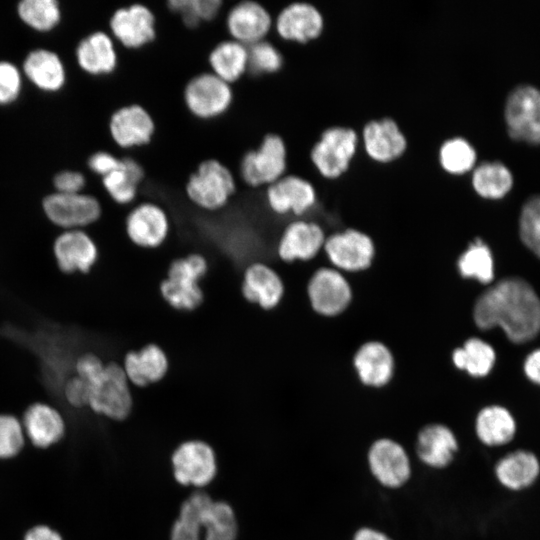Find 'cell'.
Listing matches in <instances>:
<instances>
[{
	"label": "cell",
	"instance_id": "603a6c76",
	"mask_svg": "<svg viewBox=\"0 0 540 540\" xmlns=\"http://www.w3.org/2000/svg\"><path fill=\"white\" fill-rule=\"evenodd\" d=\"M53 252L59 269L68 274L88 273L99 259V249L85 230H64L54 241Z\"/></svg>",
	"mask_w": 540,
	"mask_h": 540
},
{
	"label": "cell",
	"instance_id": "f5cc1de1",
	"mask_svg": "<svg viewBox=\"0 0 540 540\" xmlns=\"http://www.w3.org/2000/svg\"><path fill=\"white\" fill-rule=\"evenodd\" d=\"M351 540H393L388 534L385 532L369 527V526H363L358 528L352 536Z\"/></svg>",
	"mask_w": 540,
	"mask_h": 540
},
{
	"label": "cell",
	"instance_id": "5b68a950",
	"mask_svg": "<svg viewBox=\"0 0 540 540\" xmlns=\"http://www.w3.org/2000/svg\"><path fill=\"white\" fill-rule=\"evenodd\" d=\"M287 167V144L281 135L271 132L243 154L239 176L251 188H266L287 174Z\"/></svg>",
	"mask_w": 540,
	"mask_h": 540
},
{
	"label": "cell",
	"instance_id": "60d3db41",
	"mask_svg": "<svg viewBox=\"0 0 540 540\" xmlns=\"http://www.w3.org/2000/svg\"><path fill=\"white\" fill-rule=\"evenodd\" d=\"M249 72L254 75H268L279 72L284 65L280 49L268 39L248 47Z\"/></svg>",
	"mask_w": 540,
	"mask_h": 540
},
{
	"label": "cell",
	"instance_id": "8fae6325",
	"mask_svg": "<svg viewBox=\"0 0 540 540\" xmlns=\"http://www.w3.org/2000/svg\"><path fill=\"white\" fill-rule=\"evenodd\" d=\"M109 33L126 49L137 50L152 43L157 35L154 12L143 3L119 7L110 16Z\"/></svg>",
	"mask_w": 540,
	"mask_h": 540
},
{
	"label": "cell",
	"instance_id": "9a60e30c",
	"mask_svg": "<svg viewBox=\"0 0 540 540\" xmlns=\"http://www.w3.org/2000/svg\"><path fill=\"white\" fill-rule=\"evenodd\" d=\"M265 202L279 216H303L317 202V191L311 181L297 174H285L265 188Z\"/></svg>",
	"mask_w": 540,
	"mask_h": 540
},
{
	"label": "cell",
	"instance_id": "f1b7e54d",
	"mask_svg": "<svg viewBox=\"0 0 540 540\" xmlns=\"http://www.w3.org/2000/svg\"><path fill=\"white\" fill-rule=\"evenodd\" d=\"M516 428L514 416L500 404L483 406L474 417V434L477 440L488 448L509 444L515 436Z\"/></svg>",
	"mask_w": 540,
	"mask_h": 540
},
{
	"label": "cell",
	"instance_id": "44dd1931",
	"mask_svg": "<svg viewBox=\"0 0 540 540\" xmlns=\"http://www.w3.org/2000/svg\"><path fill=\"white\" fill-rule=\"evenodd\" d=\"M240 291L248 303L270 311L281 303L285 285L279 273L271 265L254 261L243 270Z\"/></svg>",
	"mask_w": 540,
	"mask_h": 540
},
{
	"label": "cell",
	"instance_id": "8992f818",
	"mask_svg": "<svg viewBox=\"0 0 540 540\" xmlns=\"http://www.w3.org/2000/svg\"><path fill=\"white\" fill-rule=\"evenodd\" d=\"M88 407L112 420L126 419L133 408V396L121 364L111 361L102 373L88 383Z\"/></svg>",
	"mask_w": 540,
	"mask_h": 540
},
{
	"label": "cell",
	"instance_id": "cb8c5ba5",
	"mask_svg": "<svg viewBox=\"0 0 540 540\" xmlns=\"http://www.w3.org/2000/svg\"><path fill=\"white\" fill-rule=\"evenodd\" d=\"M325 240V233L318 223L296 219L283 229L277 243V255L287 263L307 261L317 255Z\"/></svg>",
	"mask_w": 540,
	"mask_h": 540
},
{
	"label": "cell",
	"instance_id": "4316f807",
	"mask_svg": "<svg viewBox=\"0 0 540 540\" xmlns=\"http://www.w3.org/2000/svg\"><path fill=\"white\" fill-rule=\"evenodd\" d=\"M121 367L131 386L144 388L162 381L168 374L170 362L161 346L148 343L128 351Z\"/></svg>",
	"mask_w": 540,
	"mask_h": 540
},
{
	"label": "cell",
	"instance_id": "c3c4849f",
	"mask_svg": "<svg viewBox=\"0 0 540 540\" xmlns=\"http://www.w3.org/2000/svg\"><path fill=\"white\" fill-rule=\"evenodd\" d=\"M121 162L122 157L106 150H99L89 156L87 165L91 172L103 178L116 170Z\"/></svg>",
	"mask_w": 540,
	"mask_h": 540
},
{
	"label": "cell",
	"instance_id": "f546056e",
	"mask_svg": "<svg viewBox=\"0 0 540 540\" xmlns=\"http://www.w3.org/2000/svg\"><path fill=\"white\" fill-rule=\"evenodd\" d=\"M354 367L361 382L370 387H382L393 376L394 358L389 348L378 341H369L354 355Z\"/></svg>",
	"mask_w": 540,
	"mask_h": 540
},
{
	"label": "cell",
	"instance_id": "7402d4cb",
	"mask_svg": "<svg viewBox=\"0 0 540 540\" xmlns=\"http://www.w3.org/2000/svg\"><path fill=\"white\" fill-rule=\"evenodd\" d=\"M460 451L456 433L443 423H428L417 433L415 453L427 467L441 470L451 465Z\"/></svg>",
	"mask_w": 540,
	"mask_h": 540
},
{
	"label": "cell",
	"instance_id": "7c38bea8",
	"mask_svg": "<svg viewBox=\"0 0 540 540\" xmlns=\"http://www.w3.org/2000/svg\"><path fill=\"white\" fill-rule=\"evenodd\" d=\"M359 136L360 145L367 157L379 164L397 161L408 148L406 134L392 117H381L367 121Z\"/></svg>",
	"mask_w": 540,
	"mask_h": 540
},
{
	"label": "cell",
	"instance_id": "ee69618b",
	"mask_svg": "<svg viewBox=\"0 0 540 540\" xmlns=\"http://www.w3.org/2000/svg\"><path fill=\"white\" fill-rule=\"evenodd\" d=\"M21 67L9 60H0V106L15 103L23 89Z\"/></svg>",
	"mask_w": 540,
	"mask_h": 540
},
{
	"label": "cell",
	"instance_id": "ac0fdd59",
	"mask_svg": "<svg viewBox=\"0 0 540 540\" xmlns=\"http://www.w3.org/2000/svg\"><path fill=\"white\" fill-rule=\"evenodd\" d=\"M273 21L274 16L263 4L244 0L229 8L225 28L230 39L249 47L267 39L273 31Z\"/></svg>",
	"mask_w": 540,
	"mask_h": 540
},
{
	"label": "cell",
	"instance_id": "277c9868",
	"mask_svg": "<svg viewBox=\"0 0 540 540\" xmlns=\"http://www.w3.org/2000/svg\"><path fill=\"white\" fill-rule=\"evenodd\" d=\"M359 146L360 136L353 127L329 126L311 147L310 161L320 176L335 180L350 169Z\"/></svg>",
	"mask_w": 540,
	"mask_h": 540
},
{
	"label": "cell",
	"instance_id": "30bf717a",
	"mask_svg": "<svg viewBox=\"0 0 540 540\" xmlns=\"http://www.w3.org/2000/svg\"><path fill=\"white\" fill-rule=\"evenodd\" d=\"M366 459L369 472L384 488L399 489L411 478L410 457L404 446L394 439H375L368 448Z\"/></svg>",
	"mask_w": 540,
	"mask_h": 540
},
{
	"label": "cell",
	"instance_id": "f907efd6",
	"mask_svg": "<svg viewBox=\"0 0 540 540\" xmlns=\"http://www.w3.org/2000/svg\"><path fill=\"white\" fill-rule=\"evenodd\" d=\"M524 371L530 381L540 385V349L528 355L524 363Z\"/></svg>",
	"mask_w": 540,
	"mask_h": 540
},
{
	"label": "cell",
	"instance_id": "5bb4252c",
	"mask_svg": "<svg viewBox=\"0 0 540 540\" xmlns=\"http://www.w3.org/2000/svg\"><path fill=\"white\" fill-rule=\"evenodd\" d=\"M156 124L151 113L137 103L115 109L108 120V132L114 144L123 150L149 144L155 134Z\"/></svg>",
	"mask_w": 540,
	"mask_h": 540
},
{
	"label": "cell",
	"instance_id": "7a4b0ae2",
	"mask_svg": "<svg viewBox=\"0 0 540 540\" xmlns=\"http://www.w3.org/2000/svg\"><path fill=\"white\" fill-rule=\"evenodd\" d=\"M208 270V259L201 253L193 252L173 259L159 284L160 296L176 311L196 310L205 298L200 282Z\"/></svg>",
	"mask_w": 540,
	"mask_h": 540
},
{
	"label": "cell",
	"instance_id": "7bdbcfd3",
	"mask_svg": "<svg viewBox=\"0 0 540 540\" xmlns=\"http://www.w3.org/2000/svg\"><path fill=\"white\" fill-rule=\"evenodd\" d=\"M24 442L22 423L13 415L0 414V459L16 456L23 448Z\"/></svg>",
	"mask_w": 540,
	"mask_h": 540
},
{
	"label": "cell",
	"instance_id": "4fadbf2b",
	"mask_svg": "<svg viewBox=\"0 0 540 540\" xmlns=\"http://www.w3.org/2000/svg\"><path fill=\"white\" fill-rule=\"evenodd\" d=\"M325 28L321 10L310 2L295 1L274 16L273 31L290 43L307 44L318 39Z\"/></svg>",
	"mask_w": 540,
	"mask_h": 540
},
{
	"label": "cell",
	"instance_id": "74e56055",
	"mask_svg": "<svg viewBox=\"0 0 540 540\" xmlns=\"http://www.w3.org/2000/svg\"><path fill=\"white\" fill-rule=\"evenodd\" d=\"M200 526L205 529V540H235L237 522L231 506L211 500L202 512Z\"/></svg>",
	"mask_w": 540,
	"mask_h": 540
},
{
	"label": "cell",
	"instance_id": "1f68e13d",
	"mask_svg": "<svg viewBox=\"0 0 540 540\" xmlns=\"http://www.w3.org/2000/svg\"><path fill=\"white\" fill-rule=\"evenodd\" d=\"M209 71L233 85L249 72L248 47L233 39L218 42L208 54Z\"/></svg>",
	"mask_w": 540,
	"mask_h": 540
},
{
	"label": "cell",
	"instance_id": "9c48e42d",
	"mask_svg": "<svg viewBox=\"0 0 540 540\" xmlns=\"http://www.w3.org/2000/svg\"><path fill=\"white\" fill-rule=\"evenodd\" d=\"M125 234L136 247L160 248L169 238L171 219L166 209L154 201L134 203L124 221Z\"/></svg>",
	"mask_w": 540,
	"mask_h": 540
},
{
	"label": "cell",
	"instance_id": "816d5d0a",
	"mask_svg": "<svg viewBox=\"0 0 540 540\" xmlns=\"http://www.w3.org/2000/svg\"><path fill=\"white\" fill-rule=\"evenodd\" d=\"M24 540H63L62 536L54 529L46 525H37L29 529Z\"/></svg>",
	"mask_w": 540,
	"mask_h": 540
},
{
	"label": "cell",
	"instance_id": "ffe728a7",
	"mask_svg": "<svg viewBox=\"0 0 540 540\" xmlns=\"http://www.w3.org/2000/svg\"><path fill=\"white\" fill-rule=\"evenodd\" d=\"M176 480L182 485L202 487L216 475L217 465L214 451L202 441H187L181 444L172 456Z\"/></svg>",
	"mask_w": 540,
	"mask_h": 540
},
{
	"label": "cell",
	"instance_id": "ba28073f",
	"mask_svg": "<svg viewBox=\"0 0 540 540\" xmlns=\"http://www.w3.org/2000/svg\"><path fill=\"white\" fill-rule=\"evenodd\" d=\"M46 218L64 230H84L102 216V205L94 195L52 192L42 199Z\"/></svg>",
	"mask_w": 540,
	"mask_h": 540
},
{
	"label": "cell",
	"instance_id": "bcb514c9",
	"mask_svg": "<svg viewBox=\"0 0 540 540\" xmlns=\"http://www.w3.org/2000/svg\"><path fill=\"white\" fill-rule=\"evenodd\" d=\"M86 184L85 174L74 169L60 170L52 178L54 191L59 193L84 192Z\"/></svg>",
	"mask_w": 540,
	"mask_h": 540
},
{
	"label": "cell",
	"instance_id": "52a82bcc",
	"mask_svg": "<svg viewBox=\"0 0 540 540\" xmlns=\"http://www.w3.org/2000/svg\"><path fill=\"white\" fill-rule=\"evenodd\" d=\"M187 111L199 120H214L229 111L234 102L233 85L212 72L204 71L192 76L183 89Z\"/></svg>",
	"mask_w": 540,
	"mask_h": 540
},
{
	"label": "cell",
	"instance_id": "484cf974",
	"mask_svg": "<svg viewBox=\"0 0 540 540\" xmlns=\"http://www.w3.org/2000/svg\"><path fill=\"white\" fill-rule=\"evenodd\" d=\"M21 70L28 82L44 93H57L67 82V70L60 55L54 50L38 47L24 57Z\"/></svg>",
	"mask_w": 540,
	"mask_h": 540
},
{
	"label": "cell",
	"instance_id": "ab89813d",
	"mask_svg": "<svg viewBox=\"0 0 540 540\" xmlns=\"http://www.w3.org/2000/svg\"><path fill=\"white\" fill-rule=\"evenodd\" d=\"M167 5L173 13L179 15L187 27L195 28L215 19L222 9L223 2L221 0H171Z\"/></svg>",
	"mask_w": 540,
	"mask_h": 540
},
{
	"label": "cell",
	"instance_id": "681fc988",
	"mask_svg": "<svg viewBox=\"0 0 540 540\" xmlns=\"http://www.w3.org/2000/svg\"><path fill=\"white\" fill-rule=\"evenodd\" d=\"M170 540H200V531L177 518L171 529Z\"/></svg>",
	"mask_w": 540,
	"mask_h": 540
},
{
	"label": "cell",
	"instance_id": "8d00e7d4",
	"mask_svg": "<svg viewBox=\"0 0 540 540\" xmlns=\"http://www.w3.org/2000/svg\"><path fill=\"white\" fill-rule=\"evenodd\" d=\"M474 191L486 199H499L512 187V175L500 162H483L472 171Z\"/></svg>",
	"mask_w": 540,
	"mask_h": 540
},
{
	"label": "cell",
	"instance_id": "3957f363",
	"mask_svg": "<svg viewBox=\"0 0 540 540\" xmlns=\"http://www.w3.org/2000/svg\"><path fill=\"white\" fill-rule=\"evenodd\" d=\"M236 190L234 174L228 166L215 158L200 162L185 183L187 199L206 212H217L225 208Z\"/></svg>",
	"mask_w": 540,
	"mask_h": 540
},
{
	"label": "cell",
	"instance_id": "f35d334b",
	"mask_svg": "<svg viewBox=\"0 0 540 540\" xmlns=\"http://www.w3.org/2000/svg\"><path fill=\"white\" fill-rule=\"evenodd\" d=\"M460 274L488 284L494 277L493 257L489 247L480 239L471 243L457 262Z\"/></svg>",
	"mask_w": 540,
	"mask_h": 540
},
{
	"label": "cell",
	"instance_id": "e0dca14e",
	"mask_svg": "<svg viewBox=\"0 0 540 540\" xmlns=\"http://www.w3.org/2000/svg\"><path fill=\"white\" fill-rule=\"evenodd\" d=\"M323 248L337 270L348 272L365 270L371 265L375 254L370 236L354 228L326 237Z\"/></svg>",
	"mask_w": 540,
	"mask_h": 540
},
{
	"label": "cell",
	"instance_id": "d4e9b609",
	"mask_svg": "<svg viewBox=\"0 0 540 540\" xmlns=\"http://www.w3.org/2000/svg\"><path fill=\"white\" fill-rule=\"evenodd\" d=\"M117 43L109 32L93 31L84 36L75 48L78 67L94 77L112 74L119 62Z\"/></svg>",
	"mask_w": 540,
	"mask_h": 540
},
{
	"label": "cell",
	"instance_id": "d6986e66",
	"mask_svg": "<svg viewBox=\"0 0 540 540\" xmlns=\"http://www.w3.org/2000/svg\"><path fill=\"white\" fill-rule=\"evenodd\" d=\"M311 307L323 316L342 313L352 299L351 287L343 274L334 268L316 270L307 285Z\"/></svg>",
	"mask_w": 540,
	"mask_h": 540
},
{
	"label": "cell",
	"instance_id": "2e32d148",
	"mask_svg": "<svg viewBox=\"0 0 540 540\" xmlns=\"http://www.w3.org/2000/svg\"><path fill=\"white\" fill-rule=\"evenodd\" d=\"M505 119L512 138L540 143V91L528 85L514 89L506 102Z\"/></svg>",
	"mask_w": 540,
	"mask_h": 540
},
{
	"label": "cell",
	"instance_id": "83f0119b",
	"mask_svg": "<svg viewBox=\"0 0 540 540\" xmlns=\"http://www.w3.org/2000/svg\"><path fill=\"white\" fill-rule=\"evenodd\" d=\"M25 436L38 448H48L59 442L65 434V421L53 406L35 402L23 414Z\"/></svg>",
	"mask_w": 540,
	"mask_h": 540
},
{
	"label": "cell",
	"instance_id": "4dcf8cb0",
	"mask_svg": "<svg viewBox=\"0 0 540 540\" xmlns=\"http://www.w3.org/2000/svg\"><path fill=\"white\" fill-rule=\"evenodd\" d=\"M494 473L504 488L521 491L536 481L540 473V464L532 452L516 450L505 454L496 462Z\"/></svg>",
	"mask_w": 540,
	"mask_h": 540
},
{
	"label": "cell",
	"instance_id": "7dc6e473",
	"mask_svg": "<svg viewBox=\"0 0 540 540\" xmlns=\"http://www.w3.org/2000/svg\"><path fill=\"white\" fill-rule=\"evenodd\" d=\"M105 364L97 354L85 352L75 358L73 371L88 384L102 373Z\"/></svg>",
	"mask_w": 540,
	"mask_h": 540
},
{
	"label": "cell",
	"instance_id": "836d02e7",
	"mask_svg": "<svg viewBox=\"0 0 540 540\" xmlns=\"http://www.w3.org/2000/svg\"><path fill=\"white\" fill-rule=\"evenodd\" d=\"M16 13L25 26L38 33L53 31L62 20L57 0H22L17 3Z\"/></svg>",
	"mask_w": 540,
	"mask_h": 540
},
{
	"label": "cell",
	"instance_id": "d590c367",
	"mask_svg": "<svg viewBox=\"0 0 540 540\" xmlns=\"http://www.w3.org/2000/svg\"><path fill=\"white\" fill-rule=\"evenodd\" d=\"M477 153L473 145L464 137L453 136L445 139L438 149L441 169L452 176L472 172L476 167Z\"/></svg>",
	"mask_w": 540,
	"mask_h": 540
},
{
	"label": "cell",
	"instance_id": "d6a6232c",
	"mask_svg": "<svg viewBox=\"0 0 540 540\" xmlns=\"http://www.w3.org/2000/svg\"><path fill=\"white\" fill-rule=\"evenodd\" d=\"M144 168L131 157H122L121 165L101 178L102 186L110 199L118 205H133L144 179Z\"/></svg>",
	"mask_w": 540,
	"mask_h": 540
},
{
	"label": "cell",
	"instance_id": "b9f144b4",
	"mask_svg": "<svg viewBox=\"0 0 540 540\" xmlns=\"http://www.w3.org/2000/svg\"><path fill=\"white\" fill-rule=\"evenodd\" d=\"M519 228L523 243L540 258V195L531 197L524 204Z\"/></svg>",
	"mask_w": 540,
	"mask_h": 540
},
{
	"label": "cell",
	"instance_id": "6da1fadb",
	"mask_svg": "<svg viewBox=\"0 0 540 540\" xmlns=\"http://www.w3.org/2000/svg\"><path fill=\"white\" fill-rule=\"evenodd\" d=\"M473 318L480 329L498 326L511 341L523 343L540 331V299L526 281L503 279L479 296Z\"/></svg>",
	"mask_w": 540,
	"mask_h": 540
},
{
	"label": "cell",
	"instance_id": "e575fe53",
	"mask_svg": "<svg viewBox=\"0 0 540 540\" xmlns=\"http://www.w3.org/2000/svg\"><path fill=\"white\" fill-rule=\"evenodd\" d=\"M495 358L492 346L479 338L468 339L452 353L453 364L473 377L486 376L493 368Z\"/></svg>",
	"mask_w": 540,
	"mask_h": 540
},
{
	"label": "cell",
	"instance_id": "f6af8a7d",
	"mask_svg": "<svg viewBox=\"0 0 540 540\" xmlns=\"http://www.w3.org/2000/svg\"><path fill=\"white\" fill-rule=\"evenodd\" d=\"M65 401L74 408L88 407V384L75 375H70L61 387Z\"/></svg>",
	"mask_w": 540,
	"mask_h": 540
}]
</instances>
